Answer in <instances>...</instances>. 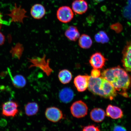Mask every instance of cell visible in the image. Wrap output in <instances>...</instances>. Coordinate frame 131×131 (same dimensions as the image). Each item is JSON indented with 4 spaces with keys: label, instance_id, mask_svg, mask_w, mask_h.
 <instances>
[{
    "label": "cell",
    "instance_id": "cell-23",
    "mask_svg": "<svg viewBox=\"0 0 131 131\" xmlns=\"http://www.w3.org/2000/svg\"><path fill=\"white\" fill-rule=\"evenodd\" d=\"M101 74V71L99 69H94L91 71V76L93 78H99Z\"/></svg>",
    "mask_w": 131,
    "mask_h": 131
},
{
    "label": "cell",
    "instance_id": "cell-6",
    "mask_svg": "<svg viewBox=\"0 0 131 131\" xmlns=\"http://www.w3.org/2000/svg\"><path fill=\"white\" fill-rule=\"evenodd\" d=\"M45 115L49 121L54 123L59 122L63 117L61 111L53 106L47 108L45 111Z\"/></svg>",
    "mask_w": 131,
    "mask_h": 131
},
{
    "label": "cell",
    "instance_id": "cell-24",
    "mask_svg": "<svg viewBox=\"0 0 131 131\" xmlns=\"http://www.w3.org/2000/svg\"><path fill=\"white\" fill-rule=\"evenodd\" d=\"M129 6L127 7V9H129V12L124 14V16L127 18L131 19V0L129 1Z\"/></svg>",
    "mask_w": 131,
    "mask_h": 131
},
{
    "label": "cell",
    "instance_id": "cell-29",
    "mask_svg": "<svg viewBox=\"0 0 131 131\" xmlns=\"http://www.w3.org/2000/svg\"><path fill=\"white\" fill-rule=\"evenodd\" d=\"M93 1H95L96 2L99 3L102 1L103 0H93Z\"/></svg>",
    "mask_w": 131,
    "mask_h": 131
},
{
    "label": "cell",
    "instance_id": "cell-7",
    "mask_svg": "<svg viewBox=\"0 0 131 131\" xmlns=\"http://www.w3.org/2000/svg\"><path fill=\"white\" fill-rule=\"evenodd\" d=\"M122 61L125 69L131 72V41L129 42L124 47Z\"/></svg>",
    "mask_w": 131,
    "mask_h": 131
},
{
    "label": "cell",
    "instance_id": "cell-16",
    "mask_svg": "<svg viewBox=\"0 0 131 131\" xmlns=\"http://www.w3.org/2000/svg\"><path fill=\"white\" fill-rule=\"evenodd\" d=\"M65 35L69 40L75 41L79 38L80 34L77 27L75 26H70L66 30Z\"/></svg>",
    "mask_w": 131,
    "mask_h": 131
},
{
    "label": "cell",
    "instance_id": "cell-12",
    "mask_svg": "<svg viewBox=\"0 0 131 131\" xmlns=\"http://www.w3.org/2000/svg\"><path fill=\"white\" fill-rule=\"evenodd\" d=\"M73 91L69 88H63L59 93V98L61 102L68 103L72 100L74 97Z\"/></svg>",
    "mask_w": 131,
    "mask_h": 131
},
{
    "label": "cell",
    "instance_id": "cell-20",
    "mask_svg": "<svg viewBox=\"0 0 131 131\" xmlns=\"http://www.w3.org/2000/svg\"><path fill=\"white\" fill-rule=\"evenodd\" d=\"M24 50V47L22 44L18 43L12 47L10 50V53L13 58L19 59L22 56Z\"/></svg>",
    "mask_w": 131,
    "mask_h": 131
},
{
    "label": "cell",
    "instance_id": "cell-5",
    "mask_svg": "<svg viewBox=\"0 0 131 131\" xmlns=\"http://www.w3.org/2000/svg\"><path fill=\"white\" fill-rule=\"evenodd\" d=\"M18 104L15 102L9 101L4 103L2 106V114L6 117H14L18 112Z\"/></svg>",
    "mask_w": 131,
    "mask_h": 131
},
{
    "label": "cell",
    "instance_id": "cell-27",
    "mask_svg": "<svg viewBox=\"0 0 131 131\" xmlns=\"http://www.w3.org/2000/svg\"><path fill=\"white\" fill-rule=\"evenodd\" d=\"M95 39L96 42H101L102 41V39H101V37L100 34L99 33L98 34H96L95 36Z\"/></svg>",
    "mask_w": 131,
    "mask_h": 131
},
{
    "label": "cell",
    "instance_id": "cell-3",
    "mask_svg": "<svg viewBox=\"0 0 131 131\" xmlns=\"http://www.w3.org/2000/svg\"><path fill=\"white\" fill-rule=\"evenodd\" d=\"M70 110L73 117L77 118H81L87 114L88 108L85 103L79 100L73 103L70 107Z\"/></svg>",
    "mask_w": 131,
    "mask_h": 131
},
{
    "label": "cell",
    "instance_id": "cell-28",
    "mask_svg": "<svg viewBox=\"0 0 131 131\" xmlns=\"http://www.w3.org/2000/svg\"><path fill=\"white\" fill-rule=\"evenodd\" d=\"M2 19V17L1 15H0V30L1 28L2 25L3 24V21Z\"/></svg>",
    "mask_w": 131,
    "mask_h": 131
},
{
    "label": "cell",
    "instance_id": "cell-11",
    "mask_svg": "<svg viewBox=\"0 0 131 131\" xmlns=\"http://www.w3.org/2000/svg\"><path fill=\"white\" fill-rule=\"evenodd\" d=\"M106 115L113 119L122 118L123 116L122 110L117 106L110 104L106 108Z\"/></svg>",
    "mask_w": 131,
    "mask_h": 131
},
{
    "label": "cell",
    "instance_id": "cell-4",
    "mask_svg": "<svg viewBox=\"0 0 131 131\" xmlns=\"http://www.w3.org/2000/svg\"><path fill=\"white\" fill-rule=\"evenodd\" d=\"M57 19L60 22L67 23L73 19L74 14L72 10L68 6H63L59 8L57 11Z\"/></svg>",
    "mask_w": 131,
    "mask_h": 131
},
{
    "label": "cell",
    "instance_id": "cell-9",
    "mask_svg": "<svg viewBox=\"0 0 131 131\" xmlns=\"http://www.w3.org/2000/svg\"><path fill=\"white\" fill-rule=\"evenodd\" d=\"M90 76L79 75L74 80V84L79 92H83L87 89Z\"/></svg>",
    "mask_w": 131,
    "mask_h": 131
},
{
    "label": "cell",
    "instance_id": "cell-26",
    "mask_svg": "<svg viewBox=\"0 0 131 131\" xmlns=\"http://www.w3.org/2000/svg\"><path fill=\"white\" fill-rule=\"evenodd\" d=\"M5 37L2 33L0 32V46L2 45L4 43Z\"/></svg>",
    "mask_w": 131,
    "mask_h": 131
},
{
    "label": "cell",
    "instance_id": "cell-1",
    "mask_svg": "<svg viewBox=\"0 0 131 131\" xmlns=\"http://www.w3.org/2000/svg\"><path fill=\"white\" fill-rule=\"evenodd\" d=\"M102 76L118 91L125 92L131 85V76L119 66L104 70Z\"/></svg>",
    "mask_w": 131,
    "mask_h": 131
},
{
    "label": "cell",
    "instance_id": "cell-19",
    "mask_svg": "<svg viewBox=\"0 0 131 131\" xmlns=\"http://www.w3.org/2000/svg\"><path fill=\"white\" fill-rule=\"evenodd\" d=\"M78 43L81 48L88 49L90 48L92 45V41L89 36L85 34H83L80 36Z\"/></svg>",
    "mask_w": 131,
    "mask_h": 131
},
{
    "label": "cell",
    "instance_id": "cell-8",
    "mask_svg": "<svg viewBox=\"0 0 131 131\" xmlns=\"http://www.w3.org/2000/svg\"><path fill=\"white\" fill-rule=\"evenodd\" d=\"M106 60L102 54L96 52L91 56L89 62L94 69H99L104 66Z\"/></svg>",
    "mask_w": 131,
    "mask_h": 131
},
{
    "label": "cell",
    "instance_id": "cell-21",
    "mask_svg": "<svg viewBox=\"0 0 131 131\" xmlns=\"http://www.w3.org/2000/svg\"><path fill=\"white\" fill-rule=\"evenodd\" d=\"M82 131H100L97 126L91 125L86 126L83 128Z\"/></svg>",
    "mask_w": 131,
    "mask_h": 131
},
{
    "label": "cell",
    "instance_id": "cell-18",
    "mask_svg": "<svg viewBox=\"0 0 131 131\" xmlns=\"http://www.w3.org/2000/svg\"><path fill=\"white\" fill-rule=\"evenodd\" d=\"M39 106L35 102L28 103L25 106V111L26 115L28 116L35 115L38 112Z\"/></svg>",
    "mask_w": 131,
    "mask_h": 131
},
{
    "label": "cell",
    "instance_id": "cell-14",
    "mask_svg": "<svg viewBox=\"0 0 131 131\" xmlns=\"http://www.w3.org/2000/svg\"><path fill=\"white\" fill-rule=\"evenodd\" d=\"M106 113L100 108H94L90 112V117L92 120L97 123L102 122L106 116Z\"/></svg>",
    "mask_w": 131,
    "mask_h": 131
},
{
    "label": "cell",
    "instance_id": "cell-10",
    "mask_svg": "<svg viewBox=\"0 0 131 131\" xmlns=\"http://www.w3.org/2000/svg\"><path fill=\"white\" fill-rule=\"evenodd\" d=\"M72 6L74 12L79 15L84 14L88 9V3L85 0H75L72 4Z\"/></svg>",
    "mask_w": 131,
    "mask_h": 131
},
{
    "label": "cell",
    "instance_id": "cell-15",
    "mask_svg": "<svg viewBox=\"0 0 131 131\" xmlns=\"http://www.w3.org/2000/svg\"><path fill=\"white\" fill-rule=\"evenodd\" d=\"M8 71L10 75L13 85L17 88H22L26 86L27 81L23 75H17L14 77L11 76V73L9 70L8 69Z\"/></svg>",
    "mask_w": 131,
    "mask_h": 131
},
{
    "label": "cell",
    "instance_id": "cell-13",
    "mask_svg": "<svg viewBox=\"0 0 131 131\" xmlns=\"http://www.w3.org/2000/svg\"><path fill=\"white\" fill-rule=\"evenodd\" d=\"M31 15L34 18L40 19L45 15V8L42 5L37 4L32 6L30 10Z\"/></svg>",
    "mask_w": 131,
    "mask_h": 131
},
{
    "label": "cell",
    "instance_id": "cell-17",
    "mask_svg": "<svg viewBox=\"0 0 131 131\" xmlns=\"http://www.w3.org/2000/svg\"><path fill=\"white\" fill-rule=\"evenodd\" d=\"M59 80L63 84L69 83L72 78V75L69 70L67 69L62 70L59 72L58 75Z\"/></svg>",
    "mask_w": 131,
    "mask_h": 131
},
{
    "label": "cell",
    "instance_id": "cell-2",
    "mask_svg": "<svg viewBox=\"0 0 131 131\" xmlns=\"http://www.w3.org/2000/svg\"><path fill=\"white\" fill-rule=\"evenodd\" d=\"M88 88L93 94L111 100L117 95L113 86L102 77L94 78L90 76Z\"/></svg>",
    "mask_w": 131,
    "mask_h": 131
},
{
    "label": "cell",
    "instance_id": "cell-22",
    "mask_svg": "<svg viewBox=\"0 0 131 131\" xmlns=\"http://www.w3.org/2000/svg\"><path fill=\"white\" fill-rule=\"evenodd\" d=\"M99 33L100 34L102 39L101 43H104L107 42L109 40V38L108 37L107 34L106 33L103 31H100Z\"/></svg>",
    "mask_w": 131,
    "mask_h": 131
},
{
    "label": "cell",
    "instance_id": "cell-25",
    "mask_svg": "<svg viewBox=\"0 0 131 131\" xmlns=\"http://www.w3.org/2000/svg\"><path fill=\"white\" fill-rule=\"evenodd\" d=\"M113 131H127L125 127L120 125H116L114 126Z\"/></svg>",
    "mask_w": 131,
    "mask_h": 131
}]
</instances>
